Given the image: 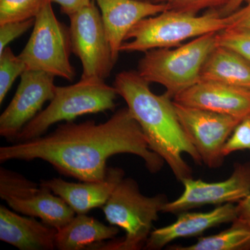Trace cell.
Masks as SVG:
<instances>
[{
    "label": "cell",
    "instance_id": "obj_1",
    "mask_svg": "<svg viewBox=\"0 0 250 250\" xmlns=\"http://www.w3.org/2000/svg\"><path fill=\"white\" fill-rule=\"evenodd\" d=\"M131 154L143 159L152 173L165 161L149 149L138 122L127 107L118 110L106 122L72 121L59 125L53 132L0 147L1 163L41 159L59 173L80 182H101L112 156Z\"/></svg>",
    "mask_w": 250,
    "mask_h": 250
},
{
    "label": "cell",
    "instance_id": "obj_2",
    "mask_svg": "<svg viewBox=\"0 0 250 250\" xmlns=\"http://www.w3.org/2000/svg\"><path fill=\"white\" fill-rule=\"evenodd\" d=\"M113 85L141 126L149 149L164 159L177 180L192 178L182 154H188L198 165L201 156L184 131L172 98L167 93H153L149 82L133 70L118 73Z\"/></svg>",
    "mask_w": 250,
    "mask_h": 250
},
{
    "label": "cell",
    "instance_id": "obj_3",
    "mask_svg": "<svg viewBox=\"0 0 250 250\" xmlns=\"http://www.w3.org/2000/svg\"><path fill=\"white\" fill-rule=\"evenodd\" d=\"M232 21V15L223 16L218 10H208L201 16L166 10L144 18L131 28L121 52L177 47L188 39L224 30L231 26Z\"/></svg>",
    "mask_w": 250,
    "mask_h": 250
},
{
    "label": "cell",
    "instance_id": "obj_4",
    "mask_svg": "<svg viewBox=\"0 0 250 250\" xmlns=\"http://www.w3.org/2000/svg\"><path fill=\"white\" fill-rule=\"evenodd\" d=\"M167 200L159 194L147 197L140 192L136 181L123 178L102 208L110 225L123 229V239L101 243L93 250H138L146 246L153 223L159 219Z\"/></svg>",
    "mask_w": 250,
    "mask_h": 250
},
{
    "label": "cell",
    "instance_id": "obj_5",
    "mask_svg": "<svg viewBox=\"0 0 250 250\" xmlns=\"http://www.w3.org/2000/svg\"><path fill=\"white\" fill-rule=\"evenodd\" d=\"M217 33L192 39L175 48L151 49L140 60L137 72L145 80L165 87L171 98L200 80L202 67L217 46Z\"/></svg>",
    "mask_w": 250,
    "mask_h": 250
},
{
    "label": "cell",
    "instance_id": "obj_6",
    "mask_svg": "<svg viewBox=\"0 0 250 250\" xmlns=\"http://www.w3.org/2000/svg\"><path fill=\"white\" fill-rule=\"evenodd\" d=\"M118 92L105 81L82 80L67 86H57L55 95L47 107L23 127L15 143L42 136L52 125L70 122L77 117L113 111Z\"/></svg>",
    "mask_w": 250,
    "mask_h": 250
},
{
    "label": "cell",
    "instance_id": "obj_7",
    "mask_svg": "<svg viewBox=\"0 0 250 250\" xmlns=\"http://www.w3.org/2000/svg\"><path fill=\"white\" fill-rule=\"evenodd\" d=\"M52 4L47 0L36 16L30 38L18 56L27 70L45 72L72 82L76 73L70 60V31L57 19Z\"/></svg>",
    "mask_w": 250,
    "mask_h": 250
},
{
    "label": "cell",
    "instance_id": "obj_8",
    "mask_svg": "<svg viewBox=\"0 0 250 250\" xmlns=\"http://www.w3.org/2000/svg\"><path fill=\"white\" fill-rule=\"evenodd\" d=\"M72 52L82 64V80L105 81L116 62L95 1L68 16Z\"/></svg>",
    "mask_w": 250,
    "mask_h": 250
},
{
    "label": "cell",
    "instance_id": "obj_9",
    "mask_svg": "<svg viewBox=\"0 0 250 250\" xmlns=\"http://www.w3.org/2000/svg\"><path fill=\"white\" fill-rule=\"evenodd\" d=\"M0 197L14 211L40 218L57 229L76 215L70 206L48 188L4 167L0 168Z\"/></svg>",
    "mask_w": 250,
    "mask_h": 250
},
{
    "label": "cell",
    "instance_id": "obj_10",
    "mask_svg": "<svg viewBox=\"0 0 250 250\" xmlns=\"http://www.w3.org/2000/svg\"><path fill=\"white\" fill-rule=\"evenodd\" d=\"M174 105L179 121L202 162L210 168L220 167L225 158L224 146L242 120L175 102Z\"/></svg>",
    "mask_w": 250,
    "mask_h": 250
},
{
    "label": "cell",
    "instance_id": "obj_11",
    "mask_svg": "<svg viewBox=\"0 0 250 250\" xmlns=\"http://www.w3.org/2000/svg\"><path fill=\"white\" fill-rule=\"evenodd\" d=\"M55 77L47 72L26 70L21 76L14 98L0 116V136L15 141L23 127L53 99Z\"/></svg>",
    "mask_w": 250,
    "mask_h": 250
},
{
    "label": "cell",
    "instance_id": "obj_12",
    "mask_svg": "<svg viewBox=\"0 0 250 250\" xmlns=\"http://www.w3.org/2000/svg\"><path fill=\"white\" fill-rule=\"evenodd\" d=\"M184 190L177 200L167 202L164 213H180L206 205H223L239 202L250 193V163L237 164L229 178L208 183L201 179L182 181Z\"/></svg>",
    "mask_w": 250,
    "mask_h": 250
},
{
    "label": "cell",
    "instance_id": "obj_13",
    "mask_svg": "<svg viewBox=\"0 0 250 250\" xmlns=\"http://www.w3.org/2000/svg\"><path fill=\"white\" fill-rule=\"evenodd\" d=\"M175 103L243 120L250 117V90L200 81L176 95Z\"/></svg>",
    "mask_w": 250,
    "mask_h": 250
},
{
    "label": "cell",
    "instance_id": "obj_14",
    "mask_svg": "<svg viewBox=\"0 0 250 250\" xmlns=\"http://www.w3.org/2000/svg\"><path fill=\"white\" fill-rule=\"evenodd\" d=\"M98 5L116 62L121 45L131 28L144 18L156 16L169 9L165 3L139 0H94Z\"/></svg>",
    "mask_w": 250,
    "mask_h": 250
},
{
    "label": "cell",
    "instance_id": "obj_15",
    "mask_svg": "<svg viewBox=\"0 0 250 250\" xmlns=\"http://www.w3.org/2000/svg\"><path fill=\"white\" fill-rule=\"evenodd\" d=\"M123 178V169L109 167L106 177L101 182L74 183L62 178H52L42 180L40 184L62 198L76 214H87L93 208L103 207Z\"/></svg>",
    "mask_w": 250,
    "mask_h": 250
},
{
    "label": "cell",
    "instance_id": "obj_16",
    "mask_svg": "<svg viewBox=\"0 0 250 250\" xmlns=\"http://www.w3.org/2000/svg\"><path fill=\"white\" fill-rule=\"evenodd\" d=\"M236 218L237 206L233 203L220 205L208 212H182L174 223L151 231L144 249L161 250L174 240L200 236L208 229L233 223Z\"/></svg>",
    "mask_w": 250,
    "mask_h": 250
},
{
    "label": "cell",
    "instance_id": "obj_17",
    "mask_svg": "<svg viewBox=\"0 0 250 250\" xmlns=\"http://www.w3.org/2000/svg\"><path fill=\"white\" fill-rule=\"evenodd\" d=\"M57 229L0 206V240L21 250L56 249Z\"/></svg>",
    "mask_w": 250,
    "mask_h": 250
},
{
    "label": "cell",
    "instance_id": "obj_18",
    "mask_svg": "<svg viewBox=\"0 0 250 250\" xmlns=\"http://www.w3.org/2000/svg\"><path fill=\"white\" fill-rule=\"evenodd\" d=\"M118 232V227L108 226L87 214H76L68 223L57 229L56 249L92 250L96 245L113 239Z\"/></svg>",
    "mask_w": 250,
    "mask_h": 250
},
{
    "label": "cell",
    "instance_id": "obj_19",
    "mask_svg": "<svg viewBox=\"0 0 250 250\" xmlns=\"http://www.w3.org/2000/svg\"><path fill=\"white\" fill-rule=\"evenodd\" d=\"M200 81L250 90V62L231 49L217 45L202 67Z\"/></svg>",
    "mask_w": 250,
    "mask_h": 250
},
{
    "label": "cell",
    "instance_id": "obj_20",
    "mask_svg": "<svg viewBox=\"0 0 250 250\" xmlns=\"http://www.w3.org/2000/svg\"><path fill=\"white\" fill-rule=\"evenodd\" d=\"M250 247V230L233 222L232 227L207 237H200L195 244L172 248L175 250H235Z\"/></svg>",
    "mask_w": 250,
    "mask_h": 250
},
{
    "label": "cell",
    "instance_id": "obj_21",
    "mask_svg": "<svg viewBox=\"0 0 250 250\" xmlns=\"http://www.w3.org/2000/svg\"><path fill=\"white\" fill-rule=\"evenodd\" d=\"M47 0H0V24L35 18Z\"/></svg>",
    "mask_w": 250,
    "mask_h": 250
},
{
    "label": "cell",
    "instance_id": "obj_22",
    "mask_svg": "<svg viewBox=\"0 0 250 250\" xmlns=\"http://www.w3.org/2000/svg\"><path fill=\"white\" fill-rule=\"evenodd\" d=\"M26 70L25 64L19 56L15 55L11 47H6L0 54V104L4 101L16 79Z\"/></svg>",
    "mask_w": 250,
    "mask_h": 250
},
{
    "label": "cell",
    "instance_id": "obj_23",
    "mask_svg": "<svg viewBox=\"0 0 250 250\" xmlns=\"http://www.w3.org/2000/svg\"><path fill=\"white\" fill-rule=\"evenodd\" d=\"M217 45L231 49L250 62V29L229 27L216 34Z\"/></svg>",
    "mask_w": 250,
    "mask_h": 250
},
{
    "label": "cell",
    "instance_id": "obj_24",
    "mask_svg": "<svg viewBox=\"0 0 250 250\" xmlns=\"http://www.w3.org/2000/svg\"><path fill=\"white\" fill-rule=\"evenodd\" d=\"M231 0H156V3H165L169 9L197 15L204 10H220Z\"/></svg>",
    "mask_w": 250,
    "mask_h": 250
},
{
    "label": "cell",
    "instance_id": "obj_25",
    "mask_svg": "<svg viewBox=\"0 0 250 250\" xmlns=\"http://www.w3.org/2000/svg\"><path fill=\"white\" fill-rule=\"evenodd\" d=\"M250 150V117L243 120L233 130L223 149L224 156L236 151Z\"/></svg>",
    "mask_w": 250,
    "mask_h": 250
},
{
    "label": "cell",
    "instance_id": "obj_26",
    "mask_svg": "<svg viewBox=\"0 0 250 250\" xmlns=\"http://www.w3.org/2000/svg\"><path fill=\"white\" fill-rule=\"evenodd\" d=\"M35 18L19 22H6L0 24V54L8 47L10 42L24 34L34 27Z\"/></svg>",
    "mask_w": 250,
    "mask_h": 250
},
{
    "label": "cell",
    "instance_id": "obj_27",
    "mask_svg": "<svg viewBox=\"0 0 250 250\" xmlns=\"http://www.w3.org/2000/svg\"><path fill=\"white\" fill-rule=\"evenodd\" d=\"M244 3L243 7L231 14L233 21L229 27L250 29V0H246Z\"/></svg>",
    "mask_w": 250,
    "mask_h": 250
},
{
    "label": "cell",
    "instance_id": "obj_28",
    "mask_svg": "<svg viewBox=\"0 0 250 250\" xmlns=\"http://www.w3.org/2000/svg\"><path fill=\"white\" fill-rule=\"evenodd\" d=\"M236 206L237 218L234 222L250 230V193Z\"/></svg>",
    "mask_w": 250,
    "mask_h": 250
},
{
    "label": "cell",
    "instance_id": "obj_29",
    "mask_svg": "<svg viewBox=\"0 0 250 250\" xmlns=\"http://www.w3.org/2000/svg\"><path fill=\"white\" fill-rule=\"evenodd\" d=\"M60 6L62 14L70 16L90 4L92 0H51Z\"/></svg>",
    "mask_w": 250,
    "mask_h": 250
},
{
    "label": "cell",
    "instance_id": "obj_30",
    "mask_svg": "<svg viewBox=\"0 0 250 250\" xmlns=\"http://www.w3.org/2000/svg\"><path fill=\"white\" fill-rule=\"evenodd\" d=\"M245 1L246 0H231L226 6L218 10V12L223 16H228L239 9L241 5L244 4Z\"/></svg>",
    "mask_w": 250,
    "mask_h": 250
},
{
    "label": "cell",
    "instance_id": "obj_31",
    "mask_svg": "<svg viewBox=\"0 0 250 250\" xmlns=\"http://www.w3.org/2000/svg\"><path fill=\"white\" fill-rule=\"evenodd\" d=\"M139 1H150V2H155L156 0H139Z\"/></svg>",
    "mask_w": 250,
    "mask_h": 250
}]
</instances>
